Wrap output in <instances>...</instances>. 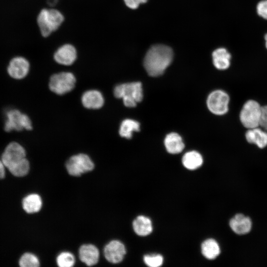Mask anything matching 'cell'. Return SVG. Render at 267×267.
I'll return each mask as SVG.
<instances>
[{"instance_id":"6da1fadb","label":"cell","mask_w":267,"mask_h":267,"mask_svg":"<svg viewBox=\"0 0 267 267\" xmlns=\"http://www.w3.org/2000/svg\"><path fill=\"white\" fill-rule=\"evenodd\" d=\"M173 57V50L170 47L162 44L155 45L146 53L143 65L149 75L157 77L163 74L171 63Z\"/></svg>"},{"instance_id":"7a4b0ae2","label":"cell","mask_w":267,"mask_h":267,"mask_svg":"<svg viewBox=\"0 0 267 267\" xmlns=\"http://www.w3.org/2000/svg\"><path fill=\"white\" fill-rule=\"evenodd\" d=\"M262 105L255 98H249L241 105L238 121L245 130L260 127Z\"/></svg>"},{"instance_id":"3957f363","label":"cell","mask_w":267,"mask_h":267,"mask_svg":"<svg viewBox=\"0 0 267 267\" xmlns=\"http://www.w3.org/2000/svg\"><path fill=\"white\" fill-rule=\"evenodd\" d=\"M64 20V17L59 10L53 8L42 9L37 17V23L42 35L49 36L57 30Z\"/></svg>"},{"instance_id":"277c9868","label":"cell","mask_w":267,"mask_h":267,"mask_svg":"<svg viewBox=\"0 0 267 267\" xmlns=\"http://www.w3.org/2000/svg\"><path fill=\"white\" fill-rule=\"evenodd\" d=\"M114 95L122 98L124 105L128 107H134L143 98L141 84L140 82L124 83L116 86L114 89Z\"/></svg>"},{"instance_id":"5b68a950","label":"cell","mask_w":267,"mask_h":267,"mask_svg":"<svg viewBox=\"0 0 267 267\" xmlns=\"http://www.w3.org/2000/svg\"><path fill=\"white\" fill-rule=\"evenodd\" d=\"M230 99V96L226 91L220 89H216L209 94L207 106L213 114L223 116L229 110Z\"/></svg>"},{"instance_id":"8992f818","label":"cell","mask_w":267,"mask_h":267,"mask_svg":"<svg viewBox=\"0 0 267 267\" xmlns=\"http://www.w3.org/2000/svg\"><path fill=\"white\" fill-rule=\"evenodd\" d=\"M76 78L70 72H60L52 75L49 88L53 92L63 95L72 90L75 85Z\"/></svg>"},{"instance_id":"52a82bcc","label":"cell","mask_w":267,"mask_h":267,"mask_svg":"<svg viewBox=\"0 0 267 267\" xmlns=\"http://www.w3.org/2000/svg\"><path fill=\"white\" fill-rule=\"evenodd\" d=\"M66 167L70 175L79 176L92 171L94 164L88 155L81 153L71 157L66 163Z\"/></svg>"},{"instance_id":"ba28073f","label":"cell","mask_w":267,"mask_h":267,"mask_svg":"<svg viewBox=\"0 0 267 267\" xmlns=\"http://www.w3.org/2000/svg\"><path fill=\"white\" fill-rule=\"evenodd\" d=\"M6 120L4 129L7 132L12 130L20 131L23 129L31 130L32 123L29 117L17 109H11L6 113Z\"/></svg>"},{"instance_id":"9c48e42d","label":"cell","mask_w":267,"mask_h":267,"mask_svg":"<svg viewBox=\"0 0 267 267\" xmlns=\"http://www.w3.org/2000/svg\"><path fill=\"white\" fill-rule=\"evenodd\" d=\"M26 158V151L19 143L16 142L9 143L1 155V159L8 170Z\"/></svg>"},{"instance_id":"30bf717a","label":"cell","mask_w":267,"mask_h":267,"mask_svg":"<svg viewBox=\"0 0 267 267\" xmlns=\"http://www.w3.org/2000/svg\"><path fill=\"white\" fill-rule=\"evenodd\" d=\"M244 138L247 144L259 149L267 148V131L260 127L245 130Z\"/></svg>"},{"instance_id":"8fae6325","label":"cell","mask_w":267,"mask_h":267,"mask_svg":"<svg viewBox=\"0 0 267 267\" xmlns=\"http://www.w3.org/2000/svg\"><path fill=\"white\" fill-rule=\"evenodd\" d=\"M30 69L29 61L24 57L17 56L13 58L7 67L9 75L15 79H22L28 74Z\"/></svg>"},{"instance_id":"7c38bea8","label":"cell","mask_w":267,"mask_h":267,"mask_svg":"<svg viewBox=\"0 0 267 267\" xmlns=\"http://www.w3.org/2000/svg\"><path fill=\"white\" fill-rule=\"evenodd\" d=\"M229 226L236 234L242 235L250 232L252 227L251 218L243 213H237L229 221Z\"/></svg>"},{"instance_id":"4fadbf2b","label":"cell","mask_w":267,"mask_h":267,"mask_svg":"<svg viewBox=\"0 0 267 267\" xmlns=\"http://www.w3.org/2000/svg\"><path fill=\"white\" fill-rule=\"evenodd\" d=\"M124 245L120 241L112 240L104 247V255L109 262L117 264L121 262L126 254Z\"/></svg>"},{"instance_id":"5bb4252c","label":"cell","mask_w":267,"mask_h":267,"mask_svg":"<svg viewBox=\"0 0 267 267\" xmlns=\"http://www.w3.org/2000/svg\"><path fill=\"white\" fill-rule=\"evenodd\" d=\"M54 60L58 64L69 66L76 60L77 52L74 45L67 44L60 46L54 52Z\"/></svg>"},{"instance_id":"9a60e30c","label":"cell","mask_w":267,"mask_h":267,"mask_svg":"<svg viewBox=\"0 0 267 267\" xmlns=\"http://www.w3.org/2000/svg\"><path fill=\"white\" fill-rule=\"evenodd\" d=\"M83 106L88 109L100 108L104 104V98L98 90L92 89L85 92L82 96Z\"/></svg>"},{"instance_id":"2e32d148","label":"cell","mask_w":267,"mask_h":267,"mask_svg":"<svg viewBox=\"0 0 267 267\" xmlns=\"http://www.w3.org/2000/svg\"><path fill=\"white\" fill-rule=\"evenodd\" d=\"M212 60L216 69L225 70L231 65V55L225 48H219L213 52Z\"/></svg>"},{"instance_id":"e0dca14e","label":"cell","mask_w":267,"mask_h":267,"mask_svg":"<svg viewBox=\"0 0 267 267\" xmlns=\"http://www.w3.org/2000/svg\"><path fill=\"white\" fill-rule=\"evenodd\" d=\"M99 253L98 249L92 244H85L79 249V258L87 266L95 265L99 260Z\"/></svg>"},{"instance_id":"ac0fdd59","label":"cell","mask_w":267,"mask_h":267,"mask_svg":"<svg viewBox=\"0 0 267 267\" xmlns=\"http://www.w3.org/2000/svg\"><path fill=\"white\" fill-rule=\"evenodd\" d=\"M201 252L206 259L215 260L221 255V248L220 244L216 239L209 238L202 243Z\"/></svg>"},{"instance_id":"d6986e66","label":"cell","mask_w":267,"mask_h":267,"mask_svg":"<svg viewBox=\"0 0 267 267\" xmlns=\"http://www.w3.org/2000/svg\"><path fill=\"white\" fill-rule=\"evenodd\" d=\"M164 144L167 151L171 154L179 153L184 147L181 136L176 133L167 134L164 140Z\"/></svg>"},{"instance_id":"ffe728a7","label":"cell","mask_w":267,"mask_h":267,"mask_svg":"<svg viewBox=\"0 0 267 267\" xmlns=\"http://www.w3.org/2000/svg\"><path fill=\"white\" fill-rule=\"evenodd\" d=\"M133 229L139 236H146L152 231V224L151 220L143 216H138L133 222Z\"/></svg>"},{"instance_id":"44dd1931","label":"cell","mask_w":267,"mask_h":267,"mask_svg":"<svg viewBox=\"0 0 267 267\" xmlns=\"http://www.w3.org/2000/svg\"><path fill=\"white\" fill-rule=\"evenodd\" d=\"M24 210L28 213L39 212L42 206L41 197L37 194H31L25 197L22 201Z\"/></svg>"},{"instance_id":"7402d4cb","label":"cell","mask_w":267,"mask_h":267,"mask_svg":"<svg viewBox=\"0 0 267 267\" xmlns=\"http://www.w3.org/2000/svg\"><path fill=\"white\" fill-rule=\"evenodd\" d=\"M183 165L187 169L195 170L199 168L203 163V158L201 154L195 151L186 152L182 159Z\"/></svg>"},{"instance_id":"603a6c76","label":"cell","mask_w":267,"mask_h":267,"mask_svg":"<svg viewBox=\"0 0 267 267\" xmlns=\"http://www.w3.org/2000/svg\"><path fill=\"white\" fill-rule=\"evenodd\" d=\"M140 130L139 123L132 119H125L121 124L119 134L122 137L130 139L132 137L134 132Z\"/></svg>"},{"instance_id":"cb8c5ba5","label":"cell","mask_w":267,"mask_h":267,"mask_svg":"<svg viewBox=\"0 0 267 267\" xmlns=\"http://www.w3.org/2000/svg\"><path fill=\"white\" fill-rule=\"evenodd\" d=\"M30 164L28 160L25 158L19 163L14 165L8 171L14 176L21 177L26 176L29 172Z\"/></svg>"},{"instance_id":"d4e9b609","label":"cell","mask_w":267,"mask_h":267,"mask_svg":"<svg viewBox=\"0 0 267 267\" xmlns=\"http://www.w3.org/2000/svg\"><path fill=\"white\" fill-rule=\"evenodd\" d=\"M56 262L60 267H71L75 263L74 255L68 252L61 253L57 257Z\"/></svg>"},{"instance_id":"484cf974","label":"cell","mask_w":267,"mask_h":267,"mask_svg":"<svg viewBox=\"0 0 267 267\" xmlns=\"http://www.w3.org/2000/svg\"><path fill=\"white\" fill-rule=\"evenodd\" d=\"M19 263L21 267H37L40 266L37 257L30 253L23 254L20 259Z\"/></svg>"},{"instance_id":"4316f807","label":"cell","mask_w":267,"mask_h":267,"mask_svg":"<svg viewBox=\"0 0 267 267\" xmlns=\"http://www.w3.org/2000/svg\"><path fill=\"white\" fill-rule=\"evenodd\" d=\"M143 261L145 264L150 267L161 266L163 263V257L158 254L147 255L144 256Z\"/></svg>"},{"instance_id":"83f0119b","label":"cell","mask_w":267,"mask_h":267,"mask_svg":"<svg viewBox=\"0 0 267 267\" xmlns=\"http://www.w3.org/2000/svg\"><path fill=\"white\" fill-rule=\"evenodd\" d=\"M256 11L259 16L267 20V0H262L258 3Z\"/></svg>"},{"instance_id":"f1b7e54d","label":"cell","mask_w":267,"mask_h":267,"mask_svg":"<svg viewBox=\"0 0 267 267\" xmlns=\"http://www.w3.org/2000/svg\"><path fill=\"white\" fill-rule=\"evenodd\" d=\"M260 127L267 131V104L262 105Z\"/></svg>"},{"instance_id":"f546056e","label":"cell","mask_w":267,"mask_h":267,"mask_svg":"<svg viewBox=\"0 0 267 267\" xmlns=\"http://www.w3.org/2000/svg\"><path fill=\"white\" fill-rule=\"evenodd\" d=\"M126 5L131 9L137 8L140 3H145L147 0H124Z\"/></svg>"},{"instance_id":"4dcf8cb0","label":"cell","mask_w":267,"mask_h":267,"mask_svg":"<svg viewBox=\"0 0 267 267\" xmlns=\"http://www.w3.org/2000/svg\"><path fill=\"white\" fill-rule=\"evenodd\" d=\"M5 166L3 164L1 158H0V179L3 178L5 177Z\"/></svg>"},{"instance_id":"1f68e13d","label":"cell","mask_w":267,"mask_h":267,"mask_svg":"<svg viewBox=\"0 0 267 267\" xmlns=\"http://www.w3.org/2000/svg\"><path fill=\"white\" fill-rule=\"evenodd\" d=\"M58 0H47V3L50 6L55 5L58 2Z\"/></svg>"},{"instance_id":"d6a6232c","label":"cell","mask_w":267,"mask_h":267,"mask_svg":"<svg viewBox=\"0 0 267 267\" xmlns=\"http://www.w3.org/2000/svg\"><path fill=\"white\" fill-rule=\"evenodd\" d=\"M264 39L265 41V46L267 49V33L265 35Z\"/></svg>"}]
</instances>
